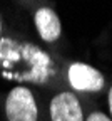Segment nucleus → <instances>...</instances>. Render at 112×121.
Here are the masks:
<instances>
[{"label":"nucleus","mask_w":112,"mask_h":121,"mask_svg":"<svg viewBox=\"0 0 112 121\" xmlns=\"http://www.w3.org/2000/svg\"><path fill=\"white\" fill-rule=\"evenodd\" d=\"M5 114L8 121H37L39 109L35 98L28 87L17 86L7 94Z\"/></svg>","instance_id":"obj_1"},{"label":"nucleus","mask_w":112,"mask_h":121,"mask_svg":"<svg viewBox=\"0 0 112 121\" xmlns=\"http://www.w3.org/2000/svg\"><path fill=\"white\" fill-rule=\"evenodd\" d=\"M69 82L79 91L97 93L104 87V76L89 64L75 62L69 67Z\"/></svg>","instance_id":"obj_2"},{"label":"nucleus","mask_w":112,"mask_h":121,"mask_svg":"<svg viewBox=\"0 0 112 121\" xmlns=\"http://www.w3.org/2000/svg\"><path fill=\"white\" fill-rule=\"evenodd\" d=\"M52 121H84V113L79 99L72 93H59L50 103Z\"/></svg>","instance_id":"obj_3"},{"label":"nucleus","mask_w":112,"mask_h":121,"mask_svg":"<svg viewBox=\"0 0 112 121\" xmlns=\"http://www.w3.org/2000/svg\"><path fill=\"white\" fill-rule=\"evenodd\" d=\"M35 27L39 30V35L45 42H55L59 40L62 34V25L59 15L50 9V7H42L35 12Z\"/></svg>","instance_id":"obj_4"},{"label":"nucleus","mask_w":112,"mask_h":121,"mask_svg":"<svg viewBox=\"0 0 112 121\" xmlns=\"http://www.w3.org/2000/svg\"><path fill=\"white\" fill-rule=\"evenodd\" d=\"M87 121H110L104 113H99V111H95V113H92L89 118H87Z\"/></svg>","instance_id":"obj_5"},{"label":"nucleus","mask_w":112,"mask_h":121,"mask_svg":"<svg viewBox=\"0 0 112 121\" xmlns=\"http://www.w3.org/2000/svg\"><path fill=\"white\" fill-rule=\"evenodd\" d=\"M109 109H110V113H112V87H110V91H109Z\"/></svg>","instance_id":"obj_6"},{"label":"nucleus","mask_w":112,"mask_h":121,"mask_svg":"<svg viewBox=\"0 0 112 121\" xmlns=\"http://www.w3.org/2000/svg\"><path fill=\"white\" fill-rule=\"evenodd\" d=\"M0 34H2V19H0Z\"/></svg>","instance_id":"obj_7"}]
</instances>
